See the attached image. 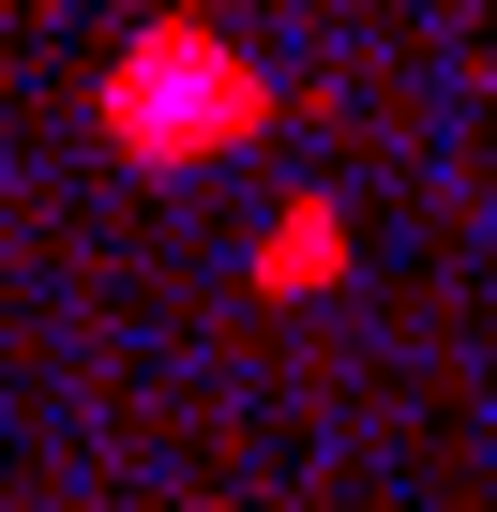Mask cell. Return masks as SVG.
<instances>
[{
  "mask_svg": "<svg viewBox=\"0 0 497 512\" xmlns=\"http://www.w3.org/2000/svg\"><path fill=\"white\" fill-rule=\"evenodd\" d=\"M347 256H362V226H347V196L332 181H302L272 226H257V302L272 317H302V302H332L347 287Z\"/></svg>",
  "mask_w": 497,
  "mask_h": 512,
  "instance_id": "2",
  "label": "cell"
},
{
  "mask_svg": "<svg viewBox=\"0 0 497 512\" xmlns=\"http://www.w3.org/2000/svg\"><path fill=\"white\" fill-rule=\"evenodd\" d=\"M287 121V76L241 46L226 16H136L106 61H91V136H106V166H136V181H196V166H226V151H257Z\"/></svg>",
  "mask_w": 497,
  "mask_h": 512,
  "instance_id": "1",
  "label": "cell"
}]
</instances>
